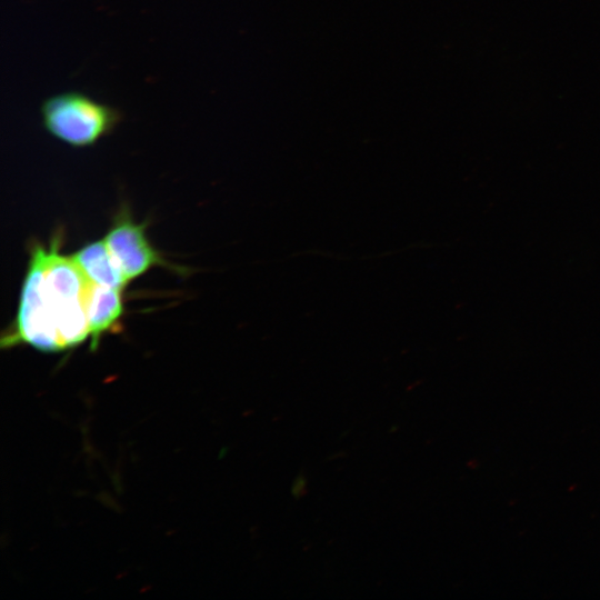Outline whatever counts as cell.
<instances>
[{"label":"cell","mask_w":600,"mask_h":600,"mask_svg":"<svg viewBox=\"0 0 600 600\" xmlns=\"http://www.w3.org/2000/svg\"><path fill=\"white\" fill-rule=\"evenodd\" d=\"M144 224L136 223L121 210L106 237V244L128 281L146 273L153 266H167L144 233Z\"/></svg>","instance_id":"3"},{"label":"cell","mask_w":600,"mask_h":600,"mask_svg":"<svg viewBox=\"0 0 600 600\" xmlns=\"http://www.w3.org/2000/svg\"><path fill=\"white\" fill-rule=\"evenodd\" d=\"M59 238L48 249L32 247L13 324L1 346L21 343L42 352L72 349L90 338L88 298L91 282L70 256L59 252Z\"/></svg>","instance_id":"1"},{"label":"cell","mask_w":600,"mask_h":600,"mask_svg":"<svg viewBox=\"0 0 600 600\" xmlns=\"http://www.w3.org/2000/svg\"><path fill=\"white\" fill-rule=\"evenodd\" d=\"M70 257L93 284L123 291L129 282L111 256L104 239L87 243Z\"/></svg>","instance_id":"4"},{"label":"cell","mask_w":600,"mask_h":600,"mask_svg":"<svg viewBox=\"0 0 600 600\" xmlns=\"http://www.w3.org/2000/svg\"><path fill=\"white\" fill-rule=\"evenodd\" d=\"M44 129L58 140L83 148L109 134L121 113L82 92L68 91L46 99L40 108Z\"/></svg>","instance_id":"2"},{"label":"cell","mask_w":600,"mask_h":600,"mask_svg":"<svg viewBox=\"0 0 600 600\" xmlns=\"http://www.w3.org/2000/svg\"><path fill=\"white\" fill-rule=\"evenodd\" d=\"M121 290L91 283L88 298V322L91 350L98 348L103 333L109 331L123 312Z\"/></svg>","instance_id":"5"}]
</instances>
